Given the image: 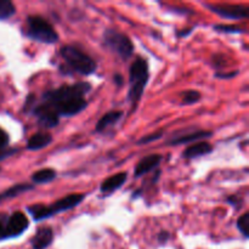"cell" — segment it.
<instances>
[{
    "label": "cell",
    "mask_w": 249,
    "mask_h": 249,
    "mask_svg": "<svg viewBox=\"0 0 249 249\" xmlns=\"http://www.w3.org/2000/svg\"><path fill=\"white\" fill-rule=\"evenodd\" d=\"M89 83H77L73 85H63L56 90H50L43 95V102L48 104L58 117H72L80 113L88 102L85 95L90 91Z\"/></svg>",
    "instance_id": "cell-1"
},
{
    "label": "cell",
    "mask_w": 249,
    "mask_h": 249,
    "mask_svg": "<svg viewBox=\"0 0 249 249\" xmlns=\"http://www.w3.org/2000/svg\"><path fill=\"white\" fill-rule=\"evenodd\" d=\"M83 199H84L83 195L72 194L58 199L57 202H55L50 207L43 206V204H34V206L28 207V212L32 214L34 220H44V219L50 218V216L61 213V212H66L74 208Z\"/></svg>",
    "instance_id": "cell-2"
},
{
    "label": "cell",
    "mask_w": 249,
    "mask_h": 249,
    "mask_svg": "<svg viewBox=\"0 0 249 249\" xmlns=\"http://www.w3.org/2000/svg\"><path fill=\"white\" fill-rule=\"evenodd\" d=\"M148 82V65L143 58H138L131 65L129 71V94L128 97L131 102H138L141 99Z\"/></svg>",
    "instance_id": "cell-3"
},
{
    "label": "cell",
    "mask_w": 249,
    "mask_h": 249,
    "mask_svg": "<svg viewBox=\"0 0 249 249\" xmlns=\"http://www.w3.org/2000/svg\"><path fill=\"white\" fill-rule=\"evenodd\" d=\"M61 55L71 70L79 74L89 75L96 71V62L90 56L73 45H66L61 49Z\"/></svg>",
    "instance_id": "cell-4"
},
{
    "label": "cell",
    "mask_w": 249,
    "mask_h": 249,
    "mask_svg": "<svg viewBox=\"0 0 249 249\" xmlns=\"http://www.w3.org/2000/svg\"><path fill=\"white\" fill-rule=\"evenodd\" d=\"M27 36L44 44H53L58 40V34L46 19L40 16H29L27 18Z\"/></svg>",
    "instance_id": "cell-5"
},
{
    "label": "cell",
    "mask_w": 249,
    "mask_h": 249,
    "mask_svg": "<svg viewBox=\"0 0 249 249\" xmlns=\"http://www.w3.org/2000/svg\"><path fill=\"white\" fill-rule=\"evenodd\" d=\"M105 45L123 60H128L134 53V45L125 34L114 29H107L104 34Z\"/></svg>",
    "instance_id": "cell-6"
},
{
    "label": "cell",
    "mask_w": 249,
    "mask_h": 249,
    "mask_svg": "<svg viewBox=\"0 0 249 249\" xmlns=\"http://www.w3.org/2000/svg\"><path fill=\"white\" fill-rule=\"evenodd\" d=\"M209 10L218 14L224 18L230 19H243L248 17L247 7L240 6V5L230 4H218V5H207Z\"/></svg>",
    "instance_id": "cell-7"
},
{
    "label": "cell",
    "mask_w": 249,
    "mask_h": 249,
    "mask_svg": "<svg viewBox=\"0 0 249 249\" xmlns=\"http://www.w3.org/2000/svg\"><path fill=\"white\" fill-rule=\"evenodd\" d=\"M34 114L38 118L39 124L44 128H53L58 124L60 122V117L58 114L49 106L48 104L41 101V104H39L38 106L33 108Z\"/></svg>",
    "instance_id": "cell-8"
},
{
    "label": "cell",
    "mask_w": 249,
    "mask_h": 249,
    "mask_svg": "<svg viewBox=\"0 0 249 249\" xmlns=\"http://www.w3.org/2000/svg\"><path fill=\"white\" fill-rule=\"evenodd\" d=\"M28 228V219L21 212H16V213L7 215L6 220V235L7 238L17 237V236L22 235Z\"/></svg>",
    "instance_id": "cell-9"
},
{
    "label": "cell",
    "mask_w": 249,
    "mask_h": 249,
    "mask_svg": "<svg viewBox=\"0 0 249 249\" xmlns=\"http://www.w3.org/2000/svg\"><path fill=\"white\" fill-rule=\"evenodd\" d=\"M53 240V232L49 226H43L38 229L34 237L32 238V247L33 249H45L51 245Z\"/></svg>",
    "instance_id": "cell-10"
},
{
    "label": "cell",
    "mask_w": 249,
    "mask_h": 249,
    "mask_svg": "<svg viewBox=\"0 0 249 249\" xmlns=\"http://www.w3.org/2000/svg\"><path fill=\"white\" fill-rule=\"evenodd\" d=\"M160 160H162V156L160 155H148L145 158L140 160L138 163L135 168V177L140 178L142 175H146L147 173H150L151 170H153L155 168H157V165L160 164Z\"/></svg>",
    "instance_id": "cell-11"
},
{
    "label": "cell",
    "mask_w": 249,
    "mask_h": 249,
    "mask_svg": "<svg viewBox=\"0 0 249 249\" xmlns=\"http://www.w3.org/2000/svg\"><path fill=\"white\" fill-rule=\"evenodd\" d=\"M126 178H128L126 173H118V174L107 178V179L102 182L101 192L105 195H108L114 192L116 190L121 189V187L125 184Z\"/></svg>",
    "instance_id": "cell-12"
},
{
    "label": "cell",
    "mask_w": 249,
    "mask_h": 249,
    "mask_svg": "<svg viewBox=\"0 0 249 249\" xmlns=\"http://www.w3.org/2000/svg\"><path fill=\"white\" fill-rule=\"evenodd\" d=\"M212 136L211 131H203V130H198V131H192V133L185 134V135H180L177 136L175 139L170 140L169 145L177 146V145H184V143H189V142H194L196 140H201V139H206Z\"/></svg>",
    "instance_id": "cell-13"
},
{
    "label": "cell",
    "mask_w": 249,
    "mask_h": 249,
    "mask_svg": "<svg viewBox=\"0 0 249 249\" xmlns=\"http://www.w3.org/2000/svg\"><path fill=\"white\" fill-rule=\"evenodd\" d=\"M53 142V138L50 134L46 133H36L32 136L27 142V148L31 151L41 150V148L46 147Z\"/></svg>",
    "instance_id": "cell-14"
},
{
    "label": "cell",
    "mask_w": 249,
    "mask_h": 249,
    "mask_svg": "<svg viewBox=\"0 0 249 249\" xmlns=\"http://www.w3.org/2000/svg\"><path fill=\"white\" fill-rule=\"evenodd\" d=\"M213 151V146L209 145L208 142H199L195 143V145L189 146V147L185 150L184 157L187 160H192V158L202 157L204 155H208Z\"/></svg>",
    "instance_id": "cell-15"
},
{
    "label": "cell",
    "mask_w": 249,
    "mask_h": 249,
    "mask_svg": "<svg viewBox=\"0 0 249 249\" xmlns=\"http://www.w3.org/2000/svg\"><path fill=\"white\" fill-rule=\"evenodd\" d=\"M122 116H123V112L122 111H112L106 113L97 123L96 131H104L111 125H114L122 118Z\"/></svg>",
    "instance_id": "cell-16"
},
{
    "label": "cell",
    "mask_w": 249,
    "mask_h": 249,
    "mask_svg": "<svg viewBox=\"0 0 249 249\" xmlns=\"http://www.w3.org/2000/svg\"><path fill=\"white\" fill-rule=\"evenodd\" d=\"M32 189H33V186H32V185H26V184L15 185V186L10 187V189H7L6 191H4L0 194V202L5 201V199L14 198V197L18 196V195L23 194V192L29 191V190H32Z\"/></svg>",
    "instance_id": "cell-17"
},
{
    "label": "cell",
    "mask_w": 249,
    "mask_h": 249,
    "mask_svg": "<svg viewBox=\"0 0 249 249\" xmlns=\"http://www.w3.org/2000/svg\"><path fill=\"white\" fill-rule=\"evenodd\" d=\"M56 178V172L55 170L50 169V168H45V169H40L38 172H36L32 177L36 184H48V182L53 181Z\"/></svg>",
    "instance_id": "cell-18"
},
{
    "label": "cell",
    "mask_w": 249,
    "mask_h": 249,
    "mask_svg": "<svg viewBox=\"0 0 249 249\" xmlns=\"http://www.w3.org/2000/svg\"><path fill=\"white\" fill-rule=\"evenodd\" d=\"M16 12V7L10 0H0V21L7 19L14 16Z\"/></svg>",
    "instance_id": "cell-19"
},
{
    "label": "cell",
    "mask_w": 249,
    "mask_h": 249,
    "mask_svg": "<svg viewBox=\"0 0 249 249\" xmlns=\"http://www.w3.org/2000/svg\"><path fill=\"white\" fill-rule=\"evenodd\" d=\"M7 143H9V136H7V134L0 128V160H2V158L7 157L9 155L15 152V150H6Z\"/></svg>",
    "instance_id": "cell-20"
},
{
    "label": "cell",
    "mask_w": 249,
    "mask_h": 249,
    "mask_svg": "<svg viewBox=\"0 0 249 249\" xmlns=\"http://www.w3.org/2000/svg\"><path fill=\"white\" fill-rule=\"evenodd\" d=\"M201 99V95L198 91H195V90H189V91L182 92V100H184V104L186 105H192L196 104Z\"/></svg>",
    "instance_id": "cell-21"
},
{
    "label": "cell",
    "mask_w": 249,
    "mask_h": 249,
    "mask_svg": "<svg viewBox=\"0 0 249 249\" xmlns=\"http://www.w3.org/2000/svg\"><path fill=\"white\" fill-rule=\"evenodd\" d=\"M248 225H249V214L245 213L242 216H240L237 220V228L240 232L245 237H248Z\"/></svg>",
    "instance_id": "cell-22"
},
{
    "label": "cell",
    "mask_w": 249,
    "mask_h": 249,
    "mask_svg": "<svg viewBox=\"0 0 249 249\" xmlns=\"http://www.w3.org/2000/svg\"><path fill=\"white\" fill-rule=\"evenodd\" d=\"M214 29L223 33H242L243 29L237 26H229V24H216L214 26Z\"/></svg>",
    "instance_id": "cell-23"
},
{
    "label": "cell",
    "mask_w": 249,
    "mask_h": 249,
    "mask_svg": "<svg viewBox=\"0 0 249 249\" xmlns=\"http://www.w3.org/2000/svg\"><path fill=\"white\" fill-rule=\"evenodd\" d=\"M162 135H163V131H157V133L151 134V135L143 136L142 139H140V140L138 141V145H146V143H150L152 142V141H156L158 140V139L162 138Z\"/></svg>",
    "instance_id": "cell-24"
},
{
    "label": "cell",
    "mask_w": 249,
    "mask_h": 249,
    "mask_svg": "<svg viewBox=\"0 0 249 249\" xmlns=\"http://www.w3.org/2000/svg\"><path fill=\"white\" fill-rule=\"evenodd\" d=\"M6 220L7 215L6 214H0V241L6 240Z\"/></svg>",
    "instance_id": "cell-25"
},
{
    "label": "cell",
    "mask_w": 249,
    "mask_h": 249,
    "mask_svg": "<svg viewBox=\"0 0 249 249\" xmlns=\"http://www.w3.org/2000/svg\"><path fill=\"white\" fill-rule=\"evenodd\" d=\"M168 238H169V233L168 232H160V236H158V240H160V242L162 243H164Z\"/></svg>",
    "instance_id": "cell-26"
},
{
    "label": "cell",
    "mask_w": 249,
    "mask_h": 249,
    "mask_svg": "<svg viewBox=\"0 0 249 249\" xmlns=\"http://www.w3.org/2000/svg\"><path fill=\"white\" fill-rule=\"evenodd\" d=\"M235 75H237V72H233V73H226V74H216V77H219V78H226V79H228V78H232V77H235Z\"/></svg>",
    "instance_id": "cell-27"
}]
</instances>
